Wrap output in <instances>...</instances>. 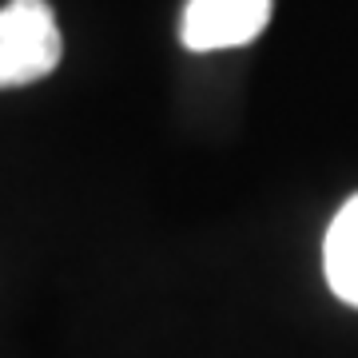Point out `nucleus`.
<instances>
[{
  "label": "nucleus",
  "instance_id": "7ed1b4c3",
  "mask_svg": "<svg viewBox=\"0 0 358 358\" xmlns=\"http://www.w3.org/2000/svg\"><path fill=\"white\" fill-rule=\"evenodd\" d=\"M322 271L346 307H358V195H350L322 239Z\"/></svg>",
  "mask_w": 358,
  "mask_h": 358
},
{
  "label": "nucleus",
  "instance_id": "f03ea898",
  "mask_svg": "<svg viewBox=\"0 0 358 358\" xmlns=\"http://www.w3.org/2000/svg\"><path fill=\"white\" fill-rule=\"evenodd\" d=\"M271 0H187L179 40L192 52H215V48H239L267 28Z\"/></svg>",
  "mask_w": 358,
  "mask_h": 358
},
{
  "label": "nucleus",
  "instance_id": "f257e3e1",
  "mask_svg": "<svg viewBox=\"0 0 358 358\" xmlns=\"http://www.w3.org/2000/svg\"><path fill=\"white\" fill-rule=\"evenodd\" d=\"M60 56L64 40L48 0H8L0 8V92L44 80Z\"/></svg>",
  "mask_w": 358,
  "mask_h": 358
}]
</instances>
